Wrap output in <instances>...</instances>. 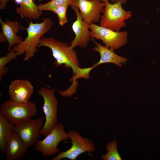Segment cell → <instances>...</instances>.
<instances>
[{
  "mask_svg": "<svg viewBox=\"0 0 160 160\" xmlns=\"http://www.w3.org/2000/svg\"><path fill=\"white\" fill-rule=\"evenodd\" d=\"M117 146L115 140L108 142L105 148L107 153L105 155H102L101 158L104 160H121L117 150Z\"/></svg>",
  "mask_w": 160,
  "mask_h": 160,
  "instance_id": "obj_18",
  "label": "cell"
},
{
  "mask_svg": "<svg viewBox=\"0 0 160 160\" xmlns=\"http://www.w3.org/2000/svg\"><path fill=\"white\" fill-rule=\"evenodd\" d=\"M68 133L69 138L71 141V148L65 151L58 153L52 158V160H60L64 158L75 160L83 153L86 152L92 153L95 150L96 147L92 140L82 137L76 130H70Z\"/></svg>",
  "mask_w": 160,
  "mask_h": 160,
  "instance_id": "obj_8",
  "label": "cell"
},
{
  "mask_svg": "<svg viewBox=\"0 0 160 160\" xmlns=\"http://www.w3.org/2000/svg\"><path fill=\"white\" fill-rule=\"evenodd\" d=\"M96 44L92 50L98 52L100 55L99 61L95 64V67L101 64L111 63L114 64L119 67H121L122 64H124L127 61L126 58L119 56L114 52V50L93 40Z\"/></svg>",
  "mask_w": 160,
  "mask_h": 160,
  "instance_id": "obj_14",
  "label": "cell"
},
{
  "mask_svg": "<svg viewBox=\"0 0 160 160\" xmlns=\"http://www.w3.org/2000/svg\"><path fill=\"white\" fill-rule=\"evenodd\" d=\"M33 1H34V2H35L36 1V0H33Z\"/></svg>",
  "mask_w": 160,
  "mask_h": 160,
  "instance_id": "obj_27",
  "label": "cell"
},
{
  "mask_svg": "<svg viewBox=\"0 0 160 160\" xmlns=\"http://www.w3.org/2000/svg\"><path fill=\"white\" fill-rule=\"evenodd\" d=\"M105 5L101 0H71L70 4L79 9L82 19L89 25L100 21Z\"/></svg>",
  "mask_w": 160,
  "mask_h": 160,
  "instance_id": "obj_10",
  "label": "cell"
},
{
  "mask_svg": "<svg viewBox=\"0 0 160 160\" xmlns=\"http://www.w3.org/2000/svg\"><path fill=\"white\" fill-rule=\"evenodd\" d=\"M45 120L44 115L35 119L31 118L14 125V132L25 143L31 147L34 146L42 136L40 132Z\"/></svg>",
  "mask_w": 160,
  "mask_h": 160,
  "instance_id": "obj_9",
  "label": "cell"
},
{
  "mask_svg": "<svg viewBox=\"0 0 160 160\" xmlns=\"http://www.w3.org/2000/svg\"><path fill=\"white\" fill-rule=\"evenodd\" d=\"M41 140H38L34 148L40 152L44 156L49 157L58 154L60 150L57 148L59 143L62 141L69 139L68 132L64 130L62 123H57L51 132Z\"/></svg>",
  "mask_w": 160,
  "mask_h": 160,
  "instance_id": "obj_6",
  "label": "cell"
},
{
  "mask_svg": "<svg viewBox=\"0 0 160 160\" xmlns=\"http://www.w3.org/2000/svg\"><path fill=\"white\" fill-rule=\"evenodd\" d=\"M20 7L16 13L21 17L30 19H39L42 14L33 0H20Z\"/></svg>",
  "mask_w": 160,
  "mask_h": 160,
  "instance_id": "obj_16",
  "label": "cell"
},
{
  "mask_svg": "<svg viewBox=\"0 0 160 160\" xmlns=\"http://www.w3.org/2000/svg\"><path fill=\"white\" fill-rule=\"evenodd\" d=\"M42 46L51 49L55 59L54 64L56 67H59L63 65L64 67L71 68L73 73L80 67L76 52L67 43L52 37L42 36L37 48Z\"/></svg>",
  "mask_w": 160,
  "mask_h": 160,
  "instance_id": "obj_2",
  "label": "cell"
},
{
  "mask_svg": "<svg viewBox=\"0 0 160 160\" xmlns=\"http://www.w3.org/2000/svg\"><path fill=\"white\" fill-rule=\"evenodd\" d=\"M95 67V65L92 67L81 68L79 67L75 72L73 77L70 79V81H75L77 79L80 78L88 79L89 77V74L91 70Z\"/></svg>",
  "mask_w": 160,
  "mask_h": 160,
  "instance_id": "obj_22",
  "label": "cell"
},
{
  "mask_svg": "<svg viewBox=\"0 0 160 160\" xmlns=\"http://www.w3.org/2000/svg\"><path fill=\"white\" fill-rule=\"evenodd\" d=\"M19 55L18 54L12 49L5 56L0 58V80H1L4 76L8 73V69L5 67L9 62L15 59Z\"/></svg>",
  "mask_w": 160,
  "mask_h": 160,
  "instance_id": "obj_19",
  "label": "cell"
},
{
  "mask_svg": "<svg viewBox=\"0 0 160 160\" xmlns=\"http://www.w3.org/2000/svg\"><path fill=\"white\" fill-rule=\"evenodd\" d=\"M34 88L31 83L26 79H15L8 87L10 99L20 103H26L32 95Z\"/></svg>",
  "mask_w": 160,
  "mask_h": 160,
  "instance_id": "obj_12",
  "label": "cell"
},
{
  "mask_svg": "<svg viewBox=\"0 0 160 160\" xmlns=\"http://www.w3.org/2000/svg\"><path fill=\"white\" fill-rule=\"evenodd\" d=\"M37 113L36 104L30 100L22 104L7 100L2 104L0 107V113L14 125L32 118Z\"/></svg>",
  "mask_w": 160,
  "mask_h": 160,
  "instance_id": "obj_3",
  "label": "cell"
},
{
  "mask_svg": "<svg viewBox=\"0 0 160 160\" xmlns=\"http://www.w3.org/2000/svg\"><path fill=\"white\" fill-rule=\"evenodd\" d=\"M89 25L91 39L101 40L105 46L114 50L120 48L127 42L128 33L126 31H115L94 23Z\"/></svg>",
  "mask_w": 160,
  "mask_h": 160,
  "instance_id": "obj_7",
  "label": "cell"
},
{
  "mask_svg": "<svg viewBox=\"0 0 160 160\" xmlns=\"http://www.w3.org/2000/svg\"><path fill=\"white\" fill-rule=\"evenodd\" d=\"M105 3L100 25L115 31H120L125 26V21L132 16V12L125 10L120 2L111 3L108 0Z\"/></svg>",
  "mask_w": 160,
  "mask_h": 160,
  "instance_id": "obj_4",
  "label": "cell"
},
{
  "mask_svg": "<svg viewBox=\"0 0 160 160\" xmlns=\"http://www.w3.org/2000/svg\"><path fill=\"white\" fill-rule=\"evenodd\" d=\"M38 93L44 100L43 110L45 120L40 133L45 137L51 132L57 122L58 102L54 89L42 87L38 90Z\"/></svg>",
  "mask_w": 160,
  "mask_h": 160,
  "instance_id": "obj_5",
  "label": "cell"
},
{
  "mask_svg": "<svg viewBox=\"0 0 160 160\" xmlns=\"http://www.w3.org/2000/svg\"><path fill=\"white\" fill-rule=\"evenodd\" d=\"M71 8L76 14V19L72 25L75 36L70 43V46L73 49L77 47H85L91 39L89 24L83 20L78 8L74 7Z\"/></svg>",
  "mask_w": 160,
  "mask_h": 160,
  "instance_id": "obj_11",
  "label": "cell"
},
{
  "mask_svg": "<svg viewBox=\"0 0 160 160\" xmlns=\"http://www.w3.org/2000/svg\"><path fill=\"white\" fill-rule=\"evenodd\" d=\"M14 127L0 113V152L2 154L4 153L7 139L14 132Z\"/></svg>",
  "mask_w": 160,
  "mask_h": 160,
  "instance_id": "obj_17",
  "label": "cell"
},
{
  "mask_svg": "<svg viewBox=\"0 0 160 160\" xmlns=\"http://www.w3.org/2000/svg\"><path fill=\"white\" fill-rule=\"evenodd\" d=\"M70 5L69 4H66L59 6L52 12L57 15L59 19V23L60 26H63L68 22L66 14L67 8Z\"/></svg>",
  "mask_w": 160,
  "mask_h": 160,
  "instance_id": "obj_21",
  "label": "cell"
},
{
  "mask_svg": "<svg viewBox=\"0 0 160 160\" xmlns=\"http://www.w3.org/2000/svg\"><path fill=\"white\" fill-rule=\"evenodd\" d=\"M10 0H0V9L1 10L5 9L7 2Z\"/></svg>",
  "mask_w": 160,
  "mask_h": 160,
  "instance_id": "obj_23",
  "label": "cell"
},
{
  "mask_svg": "<svg viewBox=\"0 0 160 160\" xmlns=\"http://www.w3.org/2000/svg\"><path fill=\"white\" fill-rule=\"evenodd\" d=\"M30 147L14 132L7 140L4 153L5 159L7 160L20 159L24 156Z\"/></svg>",
  "mask_w": 160,
  "mask_h": 160,
  "instance_id": "obj_13",
  "label": "cell"
},
{
  "mask_svg": "<svg viewBox=\"0 0 160 160\" xmlns=\"http://www.w3.org/2000/svg\"><path fill=\"white\" fill-rule=\"evenodd\" d=\"M0 23L3 33L6 38L9 44V52L14 45L22 41L23 38L17 36V33L22 28V27L17 21H12L6 20L5 21L0 18Z\"/></svg>",
  "mask_w": 160,
  "mask_h": 160,
  "instance_id": "obj_15",
  "label": "cell"
},
{
  "mask_svg": "<svg viewBox=\"0 0 160 160\" xmlns=\"http://www.w3.org/2000/svg\"><path fill=\"white\" fill-rule=\"evenodd\" d=\"M53 23L48 18L43 19L40 23H33L31 20L28 27L25 29L27 36L23 41L14 45L12 49L19 55L25 53L24 60L26 61L32 58L37 50V47L41 38L51 29Z\"/></svg>",
  "mask_w": 160,
  "mask_h": 160,
  "instance_id": "obj_1",
  "label": "cell"
},
{
  "mask_svg": "<svg viewBox=\"0 0 160 160\" xmlns=\"http://www.w3.org/2000/svg\"><path fill=\"white\" fill-rule=\"evenodd\" d=\"M101 0L103 2H105L106 1L108 0Z\"/></svg>",
  "mask_w": 160,
  "mask_h": 160,
  "instance_id": "obj_26",
  "label": "cell"
},
{
  "mask_svg": "<svg viewBox=\"0 0 160 160\" xmlns=\"http://www.w3.org/2000/svg\"><path fill=\"white\" fill-rule=\"evenodd\" d=\"M71 0H51L46 3L40 4L38 5L40 11L41 12L49 11L51 12L59 6L70 4Z\"/></svg>",
  "mask_w": 160,
  "mask_h": 160,
  "instance_id": "obj_20",
  "label": "cell"
},
{
  "mask_svg": "<svg viewBox=\"0 0 160 160\" xmlns=\"http://www.w3.org/2000/svg\"><path fill=\"white\" fill-rule=\"evenodd\" d=\"M7 41L6 37L2 32H0V42L5 43Z\"/></svg>",
  "mask_w": 160,
  "mask_h": 160,
  "instance_id": "obj_24",
  "label": "cell"
},
{
  "mask_svg": "<svg viewBox=\"0 0 160 160\" xmlns=\"http://www.w3.org/2000/svg\"><path fill=\"white\" fill-rule=\"evenodd\" d=\"M112 3H114L116 2H120L122 5L125 4L127 0H109Z\"/></svg>",
  "mask_w": 160,
  "mask_h": 160,
  "instance_id": "obj_25",
  "label": "cell"
}]
</instances>
